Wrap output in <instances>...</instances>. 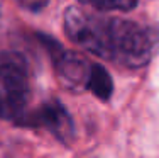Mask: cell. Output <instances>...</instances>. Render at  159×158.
Instances as JSON below:
<instances>
[{"instance_id": "4", "label": "cell", "mask_w": 159, "mask_h": 158, "mask_svg": "<svg viewBox=\"0 0 159 158\" xmlns=\"http://www.w3.org/2000/svg\"><path fill=\"white\" fill-rule=\"evenodd\" d=\"M17 124L29 127H44L64 145H70L75 140L73 119L58 99H51L34 112L24 114L17 121Z\"/></svg>"}, {"instance_id": "5", "label": "cell", "mask_w": 159, "mask_h": 158, "mask_svg": "<svg viewBox=\"0 0 159 158\" xmlns=\"http://www.w3.org/2000/svg\"><path fill=\"white\" fill-rule=\"evenodd\" d=\"M59 84L71 92H83L88 89L90 75H92L93 63H90L83 55L75 51L61 50L52 58Z\"/></svg>"}, {"instance_id": "8", "label": "cell", "mask_w": 159, "mask_h": 158, "mask_svg": "<svg viewBox=\"0 0 159 158\" xmlns=\"http://www.w3.org/2000/svg\"><path fill=\"white\" fill-rule=\"evenodd\" d=\"M19 5L24 7L25 10H31V12H41L48 7L49 0H17Z\"/></svg>"}, {"instance_id": "3", "label": "cell", "mask_w": 159, "mask_h": 158, "mask_svg": "<svg viewBox=\"0 0 159 158\" xmlns=\"http://www.w3.org/2000/svg\"><path fill=\"white\" fill-rule=\"evenodd\" d=\"M31 87L24 60L10 55L0 63V119L17 122L25 114Z\"/></svg>"}, {"instance_id": "2", "label": "cell", "mask_w": 159, "mask_h": 158, "mask_svg": "<svg viewBox=\"0 0 159 158\" xmlns=\"http://www.w3.org/2000/svg\"><path fill=\"white\" fill-rule=\"evenodd\" d=\"M110 27L112 17L86 12L78 5L64 12V29L70 39L105 60L110 56Z\"/></svg>"}, {"instance_id": "7", "label": "cell", "mask_w": 159, "mask_h": 158, "mask_svg": "<svg viewBox=\"0 0 159 158\" xmlns=\"http://www.w3.org/2000/svg\"><path fill=\"white\" fill-rule=\"evenodd\" d=\"M83 5H90L97 10H120V12H129V10L137 7L139 0H78Z\"/></svg>"}, {"instance_id": "6", "label": "cell", "mask_w": 159, "mask_h": 158, "mask_svg": "<svg viewBox=\"0 0 159 158\" xmlns=\"http://www.w3.org/2000/svg\"><path fill=\"white\" fill-rule=\"evenodd\" d=\"M88 90H92L100 100H108L113 92L112 77L98 63H93L92 75H90V82H88Z\"/></svg>"}, {"instance_id": "1", "label": "cell", "mask_w": 159, "mask_h": 158, "mask_svg": "<svg viewBox=\"0 0 159 158\" xmlns=\"http://www.w3.org/2000/svg\"><path fill=\"white\" fill-rule=\"evenodd\" d=\"M157 48L159 34L156 29L141 22L112 17L108 60L125 68H142L152 60Z\"/></svg>"}]
</instances>
